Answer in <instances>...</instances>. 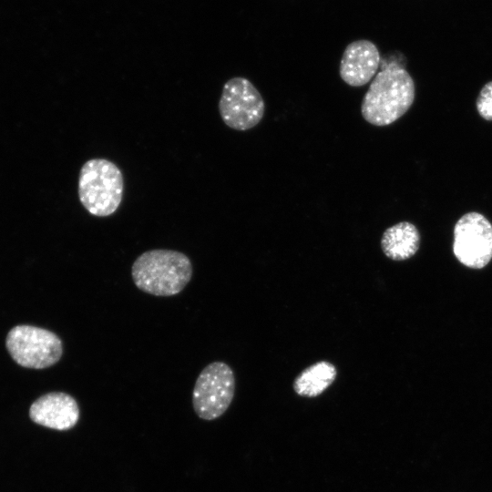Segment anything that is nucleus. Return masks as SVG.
Returning a JSON list of instances; mask_svg holds the SVG:
<instances>
[{
    "mask_svg": "<svg viewBox=\"0 0 492 492\" xmlns=\"http://www.w3.org/2000/svg\"><path fill=\"white\" fill-rule=\"evenodd\" d=\"M361 104L364 119L376 127L388 126L411 108L415 100V82L401 64L393 61L381 66Z\"/></svg>",
    "mask_w": 492,
    "mask_h": 492,
    "instance_id": "obj_1",
    "label": "nucleus"
},
{
    "mask_svg": "<svg viewBox=\"0 0 492 492\" xmlns=\"http://www.w3.org/2000/svg\"><path fill=\"white\" fill-rule=\"evenodd\" d=\"M192 272L186 254L164 249L143 252L131 268L132 280L140 291L164 297L179 293L191 280Z\"/></svg>",
    "mask_w": 492,
    "mask_h": 492,
    "instance_id": "obj_2",
    "label": "nucleus"
},
{
    "mask_svg": "<svg viewBox=\"0 0 492 492\" xmlns=\"http://www.w3.org/2000/svg\"><path fill=\"white\" fill-rule=\"evenodd\" d=\"M123 190V174L114 162L106 159H91L81 167L78 198L91 215H112L122 201Z\"/></svg>",
    "mask_w": 492,
    "mask_h": 492,
    "instance_id": "obj_3",
    "label": "nucleus"
},
{
    "mask_svg": "<svg viewBox=\"0 0 492 492\" xmlns=\"http://www.w3.org/2000/svg\"><path fill=\"white\" fill-rule=\"evenodd\" d=\"M5 344L12 358L26 368H47L63 354L62 341L55 333L32 325L15 326L9 331Z\"/></svg>",
    "mask_w": 492,
    "mask_h": 492,
    "instance_id": "obj_4",
    "label": "nucleus"
},
{
    "mask_svg": "<svg viewBox=\"0 0 492 492\" xmlns=\"http://www.w3.org/2000/svg\"><path fill=\"white\" fill-rule=\"evenodd\" d=\"M235 375L224 362L208 364L199 374L192 391V405L203 420H214L222 415L232 402Z\"/></svg>",
    "mask_w": 492,
    "mask_h": 492,
    "instance_id": "obj_5",
    "label": "nucleus"
},
{
    "mask_svg": "<svg viewBox=\"0 0 492 492\" xmlns=\"http://www.w3.org/2000/svg\"><path fill=\"white\" fill-rule=\"evenodd\" d=\"M264 110L263 98L249 79L235 77L224 84L219 112L229 128L239 131L251 129L260 123Z\"/></svg>",
    "mask_w": 492,
    "mask_h": 492,
    "instance_id": "obj_6",
    "label": "nucleus"
},
{
    "mask_svg": "<svg viewBox=\"0 0 492 492\" xmlns=\"http://www.w3.org/2000/svg\"><path fill=\"white\" fill-rule=\"evenodd\" d=\"M453 252L470 269H483L492 260V224L483 214L470 211L454 227Z\"/></svg>",
    "mask_w": 492,
    "mask_h": 492,
    "instance_id": "obj_7",
    "label": "nucleus"
},
{
    "mask_svg": "<svg viewBox=\"0 0 492 492\" xmlns=\"http://www.w3.org/2000/svg\"><path fill=\"white\" fill-rule=\"evenodd\" d=\"M29 416L40 425L66 431L79 419V407L75 398L63 392H51L38 397L30 406Z\"/></svg>",
    "mask_w": 492,
    "mask_h": 492,
    "instance_id": "obj_8",
    "label": "nucleus"
},
{
    "mask_svg": "<svg viewBox=\"0 0 492 492\" xmlns=\"http://www.w3.org/2000/svg\"><path fill=\"white\" fill-rule=\"evenodd\" d=\"M380 53L372 41L359 39L346 46L339 67V74L344 83L351 87L367 84L380 67Z\"/></svg>",
    "mask_w": 492,
    "mask_h": 492,
    "instance_id": "obj_9",
    "label": "nucleus"
},
{
    "mask_svg": "<svg viewBox=\"0 0 492 492\" xmlns=\"http://www.w3.org/2000/svg\"><path fill=\"white\" fill-rule=\"evenodd\" d=\"M420 241V232L415 224L400 221L384 231L380 244L388 259L401 261L410 259L417 252Z\"/></svg>",
    "mask_w": 492,
    "mask_h": 492,
    "instance_id": "obj_10",
    "label": "nucleus"
},
{
    "mask_svg": "<svg viewBox=\"0 0 492 492\" xmlns=\"http://www.w3.org/2000/svg\"><path fill=\"white\" fill-rule=\"evenodd\" d=\"M337 369L328 361H319L302 370L293 381V390L301 396L316 397L330 387Z\"/></svg>",
    "mask_w": 492,
    "mask_h": 492,
    "instance_id": "obj_11",
    "label": "nucleus"
},
{
    "mask_svg": "<svg viewBox=\"0 0 492 492\" xmlns=\"http://www.w3.org/2000/svg\"><path fill=\"white\" fill-rule=\"evenodd\" d=\"M479 116L487 121H492V81L486 83L481 88L476 102Z\"/></svg>",
    "mask_w": 492,
    "mask_h": 492,
    "instance_id": "obj_12",
    "label": "nucleus"
}]
</instances>
